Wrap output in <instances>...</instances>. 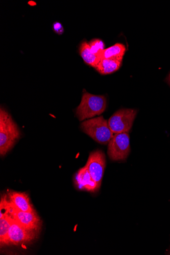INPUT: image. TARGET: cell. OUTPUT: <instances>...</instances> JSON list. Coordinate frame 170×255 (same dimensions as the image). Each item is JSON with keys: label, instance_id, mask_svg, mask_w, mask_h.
I'll list each match as a JSON object with an SVG mask.
<instances>
[{"label": "cell", "instance_id": "1", "mask_svg": "<svg viewBox=\"0 0 170 255\" xmlns=\"http://www.w3.org/2000/svg\"><path fill=\"white\" fill-rule=\"evenodd\" d=\"M20 132L11 115L4 109L0 110V155L4 156L20 137Z\"/></svg>", "mask_w": 170, "mask_h": 255}, {"label": "cell", "instance_id": "2", "mask_svg": "<svg viewBox=\"0 0 170 255\" xmlns=\"http://www.w3.org/2000/svg\"><path fill=\"white\" fill-rule=\"evenodd\" d=\"M107 99L84 92L82 100L76 111V117L80 122L101 115L107 108Z\"/></svg>", "mask_w": 170, "mask_h": 255}, {"label": "cell", "instance_id": "3", "mask_svg": "<svg viewBox=\"0 0 170 255\" xmlns=\"http://www.w3.org/2000/svg\"><path fill=\"white\" fill-rule=\"evenodd\" d=\"M81 128L94 141L103 145L108 144L114 135L108 121L103 116L84 121Z\"/></svg>", "mask_w": 170, "mask_h": 255}, {"label": "cell", "instance_id": "4", "mask_svg": "<svg viewBox=\"0 0 170 255\" xmlns=\"http://www.w3.org/2000/svg\"><path fill=\"white\" fill-rule=\"evenodd\" d=\"M137 114V111L132 109H122L116 112L108 121L112 132L116 134L130 132Z\"/></svg>", "mask_w": 170, "mask_h": 255}, {"label": "cell", "instance_id": "5", "mask_svg": "<svg viewBox=\"0 0 170 255\" xmlns=\"http://www.w3.org/2000/svg\"><path fill=\"white\" fill-rule=\"evenodd\" d=\"M130 137L128 133L114 134L108 143V154L113 161L125 160L130 152Z\"/></svg>", "mask_w": 170, "mask_h": 255}, {"label": "cell", "instance_id": "6", "mask_svg": "<svg viewBox=\"0 0 170 255\" xmlns=\"http://www.w3.org/2000/svg\"><path fill=\"white\" fill-rule=\"evenodd\" d=\"M39 234L36 230L24 227L14 220L7 235L4 246H17L34 241Z\"/></svg>", "mask_w": 170, "mask_h": 255}, {"label": "cell", "instance_id": "7", "mask_svg": "<svg viewBox=\"0 0 170 255\" xmlns=\"http://www.w3.org/2000/svg\"><path fill=\"white\" fill-rule=\"evenodd\" d=\"M85 167L100 189L106 167V157L104 152L100 150L92 152Z\"/></svg>", "mask_w": 170, "mask_h": 255}, {"label": "cell", "instance_id": "8", "mask_svg": "<svg viewBox=\"0 0 170 255\" xmlns=\"http://www.w3.org/2000/svg\"><path fill=\"white\" fill-rule=\"evenodd\" d=\"M8 214L15 222L21 226L29 229L36 230L39 233L41 227V221L35 211L33 212L19 211L13 207L9 202Z\"/></svg>", "mask_w": 170, "mask_h": 255}, {"label": "cell", "instance_id": "9", "mask_svg": "<svg viewBox=\"0 0 170 255\" xmlns=\"http://www.w3.org/2000/svg\"><path fill=\"white\" fill-rule=\"evenodd\" d=\"M75 183L80 190L94 192L99 189L85 166L81 168L75 177Z\"/></svg>", "mask_w": 170, "mask_h": 255}, {"label": "cell", "instance_id": "10", "mask_svg": "<svg viewBox=\"0 0 170 255\" xmlns=\"http://www.w3.org/2000/svg\"><path fill=\"white\" fill-rule=\"evenodd\" d=\"M8 198L10 203L16 209L25 212L35 211L26 193L11 192L8 194Z\"/></svg>", "mask_w": 170, "mask_h": 255}, {"label": "cell", "instance_id": "11", "mask_svg": "<svg viewBox=\"0 0 170 255\" xmlns=\"http://www.w3.org/2000/svg\"><path fill=\"white\" fill-rule=\"evenodd\" d=\"M122 62V60L115 59H102L95 69L101 75L111 74L118 70Z\"/></svg>", "mask_w": 170, "mask_h": 255}, {"label": "cell", "instance_id": "12", "mask_svg": "<svg viewBox=\"0 0 170 255\" xmlns=\"http://www.w3.org/2000/svg\"><path fill=\"white\" fill-rule=\"evenodd\" d=\"M126 50V46L124 44L117 43L104 50L100 55L101 59H115L123 61Z\"/></svg>", "mask_w": 170, "mask_h": 255}, {"label": "cell", "instance_id": "13", "mask_svg": "<svg viewBox=\"0 0 170 255\" xmlns=\"http://www.w3.org/2000/svg\"><path fill=\"white\" fill-rule=\"evenodd\" d=\"M80 54L84 61L88 65L95 68L101 61V58L95 55L91 50L89 43L82 42L79 48Z\"/></svg>", "mask_w": 170, "mask_h": 255}, {"label": "cell", "instance_id": "14", "mask_svg": "<svg viewBox=\"0 0 170 255\" xmlns=\"http://www.w3.org/2000/svg\"><path fill=\"white\" fill-rule=\"evenodd\" d=\"M14 220L8 214H5L0 217V245L4 246L9 228Z\"/></svg>", "mask_w": 170, "mask_h": 255}, {"label": "cell", "instance_id": "15", "mask_svg": "<svg viewBox=\"0 0 170 255\" xmlns=\"http://www.w3.org/2000/svg\"><path fill=\"white\" fill-rule=\"evenodd\" d=\"M89 43L91 51L96 55L100 57V55L105 50V44L100 39H94Z\"/></svg>", "mask_w": 170, "mask_h": 255}, {"label": "cell", "instance_id": "16", "mask_svg": "<svg viewBox=\"0 0 170 255\" xmlns=\"http://www.w3.org/2000/svg\"><path fill=\"white\" fill-rule=\"evenodd\" d=\"M52 28L53 31L58 35H62L64 32V29L61 23L58 21H55L53 23Z\"/></svg>", "mask_w": 170, "mask_h": 255}, {"label": "cell", "instance_id": "17", "mask_svg": "<svg viewBox=\"0 0 170 255\" xmlns=\"http://www.w3.org/2000/svg\"><path fill=\"white\" fill-rule=\"evenodd\" d=\"M167 81H168V83H169V84L170 85V73L169 74L168 78H167Z\"/></svg>", "mask_w": 170, "mask_h": 255}, {"label": "cell", "instance_id": "18", "mask_svg": "<svg viewBox=\"0 0 170 255\" xmlns=\"http://www.w3.org/2000/svg\"><path fill=\"white\" fill-rule=\"evenodd\" d=\"M169 255H170V253H169Z\"/></svg>", "mask_w": 170, "mask_h": 255}]
</instances>
